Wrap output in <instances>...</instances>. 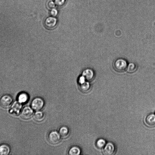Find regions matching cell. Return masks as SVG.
Masks as SVG:
<instances>
[{
    "label": "cell",
    "mask_w": 155,
    "mask_h": 155,
    "mask_svg": "<svg viewBox=\"0 0 155 155\" xmlns=\"http://www.w3.org/2000/svg\"><path fill=\"white\" fill-rule=\"evenodd\" d=\"M113 67L118 72H122L127 69V63L126 61L123 59H118L114 62Z\"/></svg>",
    "instance_id": "1"
},
{
    "label": "cell",
    "mask_w": 155,
    "mask_h": 155,
    "mask_svg": "<svg viewBox=\"0 0 155 155\" xmlns=\"http://www.w3.org/2000/svg\"><path fill=\"white\" fill-rule=\"evenodd\" d=\"M78 83L80 89L82 92L86 93L90 91L91 85L89 82L87 81L82 75L79 78Z\"/></svg>",
    "instance_id": "2"
},
{
    "label": "cell",
    "mask_w": 155,
    "mask_h": 155,
    "mask_svg": "<svg viewBox=\"0 0 155 155\" xmlns=\"http://www.w3.org/2000/svg\"><path fill=\"white\" fill-rule=\"evenodd\" d=\"M22 108V104L18 101H16L11 105L9 110V112L11 115L17 116L21 112Z\"/></svg>",
    "instance_id": "3"
},
{
    "label": "cell",
    "mask_w": 155,
    "mask_h": 155,
    "mask_svg": "<svg viewBox=\"0 0 155 155\" xmlns=\"http://www.w3.org/2000/svg\"><path fill=\"white\" fill-rule=\"evenodd\" d=\"M44 105V103L42 99L38 97L36 98L32 101L31 108L35 111H39L43 108Z\"/></svg>",
    "instance_id": "4"
},
{
    "label": "cell",
    "mask_w": 155,
    "mask_h": 155,
    "mask_svg": "<svg viewBox=\"0 0 155 155\" xmlns=\"http://www.w3.org/2000/svg\"><path fill=\"white\" fill-rule=\"evenodd\" d=\"M61 137L59 133L55 131L50 133L48 136V140L51 144L53 145L58 144L61 141Z\"/></svg>",
    "instance_id": "5"
},
{
    "label": "cell",
    "mask_w": 155,
    "mask_h": 155,
    "mask_svg": "<svg viewBox=\"0 0 155 155\" xmlns=\"http://www.w3.org/2000/svg\"><path fill=\"white\" fill-rule=\"evenodd\" d=\"M13 99L10 95L5 94L0 99V105L4 108H7L12 103Z\"/></svg>",
    "instance_id": "6"
},
{
    "label": "cell",
    "mask_w": 155,
    "mask_h": 155,
    "mask_svg": "<svg viewBox=\"0 0 155 155\" xmlns=\"http://www.w3.org/2000/svg\"><path fill=\"white\" fill-rule=\"evenodd\" d=\"M57 22V19L54 17H49L45 19L44 22V25L47 29H52L56 27Z\"/></svg>",
    "instance_id": "7"
},
{
    "label": "cell",
    "mask_w": 155,
    "mask_h": 155,
    "mask_svg": "<svg viewBox=\"0 0 155 155\" xmlns=\"http://www.w3.org/2000/svg\"><path fill=\"white\" fill-rule=\"evenodd\" d=\"M33 115V109L29 106H26L24 108L21 113V117L25 120H29L32 118Z\"/></svg>",
    "instance_id": "8"
},
{
    "label": "cell",
    "mask_w": 155,
    "mask_h": 155,
    "mask_svg": "<svg viewBox=\"0 0 155 155\" xmlns=\"http://www.w3.org/2000/svg\"><path fill=\"white\" fill-rule=\"evenodd\" d=\"M116 148L114 144L109 142L104 147L103 153L105 155H112L114 154Z\"/></svg>",
    "instance_id": "9"
},
{
    "label": "cell",
    "mask_w": 155,
    "mask_h": 155,
    "mask_svg": "<svg viewBox=\"0 0 155 155\" xmlns=\"http://www.w3.org/2000/svg\"><path fill=\"white\" fill-rule=\"evenodd\" d=\"M82 75L85 78L87 81L89 82L93 81L95 78L94 71L90 69H87L83 70Z\"/></svg>",
    "instance_id": "10"
},
{
    "label": "cell",
    "mask_w": 155,
    "mask_h": 155,
    "mask_svg": "<svg viewBox=\"0 0 155 155\" xmlns=\"http://www.w3.org/2000/svg\"><path fill=\"white\" fill-rule=\"evenodd\" d=\"M145 122L148 126L153 127L155 126V114H151L146 117Z\"/></svg>",
    "instance_id": "11"
},
{
    "label": "cell",
    "mask_w": 155,
    "mask_h": 155,
    "mask_svg": "<svg viewBox=\"0 0 155 155\" xmlns=\"http://www.w3.org/2000/svg\"><path fill=\"white\" fill-rule=\"evenodd\" d=\"M29 99V95L25 92H22L18 95L17 101L22 104L27 103Z\"/></svg>",
    "instance_id": "12"
},
{
    "label": "cell",
    "mask_w": 155,
    "mask_h": 155,
    "mask_svg": "<svg viewBox=\"0 0 155 155\" xmlns=\"http://www.w3.org/2000/svg\"><path fill=\"white\" fill-rule=\"evenodd\" d=\"M59 133L61 138L65 139L68 137L70 134V132L69 129L67 127L63 126L59 129Z\"/></svg>",
    "instance_id": "13"
},
{
    "label": "cell",
    "mask_w": 155,
    "mask_h": 155,
    "mask_svg": "<svg viewBox=\"0 0 155 155\" xmlns=\"http://www.w3.org/2000/svg\"><path fill=\"white\" fill-rule=\"evenodd\" d=\"M10 152V148L7 145L2 144L0 145V155H8Z\"/></svg>",
    "instance_id": "14"
},
{
    "label": "cell",
    "mask_w": 155,
    "mask_h": 155,
    "mask_svg": "<svg viewBox=\"0 0 155 155\" xmlns=\"http://www.w3.org/2000/svg\"><path fill=\"white\" fill-rule=\"evenodd\" d=\"M33 117L35 121L41 122L44 120L45 116L43 112L39 111L35 112Z\"/></svg>",
    "instance_id": "15"
},
{
    "label": "cell",
    "mask_w": 155,
    "mask_h": 155,
    "mask_svg": "<svg viewBox=\"0 0 155 155\" xmlns=\"http://www.w3.org/2000/svg\"><path fill=\"white\" fill-rule=\"evenodd\" d=\"M80 149L76 146L71 148L69 152V154L70 155H80Z\"/></svg>",
    "instance_id": "16"
},
{
    "label": "cell",
    "mask_w": 155,
    "mask_h": 155,
    "mask_svg": "<svg viewBox=\"0 0 155 155\" xmlns=\"http://www.w3.org/2000/svg\"><path fill=\"white\" fill-rule=\"evenodd\" d=\"M137 67L135 63H130L127 68L128 72L129 73H133L136 71Z\"/></svg>",
    "instance_id": "17"
},
{
    "label": "cell",
    "mask_w": 155,
    "mask_h": 155,
    "mask_svg": "<svg viewBox=\"0 0 155 155\" xmlns=\"http://www.w3.org/2000/svg\"><path fill=\"white\" fill-rule=\"evenodd\" d=\"M106 141L103 139H101L97 140L96 143L97 147L99 149H101L104 147L106 145Z\"/></svg>",
    "instance_id": "18"
},
{
    "label": "cell",
    "mask_w": 155,
    "mask_h": 155,
    "mask_svg": "<svg viewBox=\"0 0 155 155\" xmlns=\"http://www.w3.org/2000/svg\"><path fill=\"white\" fill-rule=\"evenodd\" d=\"M56 4L54 2L52 1H49L46 3V7L49 10H51L55 7Z\"/></svg>",
    "instance_id": "19"
},
{
    "label": "cell",
    "mask_w": 155,
    "mask_h": 155,
    "mask_svg": "<svg viewBox=\"0 0 155 155\" xmlns=\"http://www.w3.org/2000/svg\"><path fill=\"white\" fill-rule=\"evenodd\" d=\"M66 0H54L56 5L58 7H61L65 3Z\"/></svg>",
    "instance_id": "20"
},
{
    "label": "cell",
    "mask_w": 155,
    "mask_h": 155,
    "mask_svg": "<svg viewBox=\"0 0 155 155\" xmlns=\"http://www.w3.org/2000/svg\"><path fill=\"white\" fill-rule=\"evenodd\" d=\"M58 11L56 9H53L51 10L50 14L52 16L55 17L57 15Z\"/></svg>",
    "instance_id": "21"
}]
</instances>
